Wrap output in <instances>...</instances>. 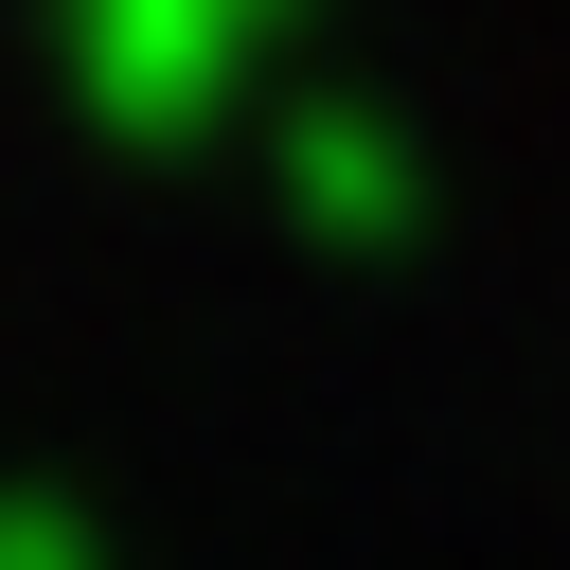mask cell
<instances>
[{"instance_id":"6da1fadb","label":"cell","mask_w":570,"mask_h":570,"mask_svg":"<svg viewBox=\"0 0 570 570\" xmlns=\"http://www.w3.org/2000/svg\"><path fill=\"white\" fill-rule=\"evenodd\" d=\"M267 18L285 0H53V71L107 142H178V125H214V89Z\"/></svg>"},{"instance_id":"7a4b0ae2","label":"cell","mask_w":570,"mask_h":570,"mask_svg":"<svg viewBox=\"0 0 570 570\" xmlns=\"http://www.w3.org/2000/svg\"><path fill=\"white\" fill-rule=\"evenodd\" d=\"M267 214L321 232V249H410L428 232V178H410V125L338 71H285L267 89Z\"/></svg>"},{"instance_id":"3957f363","label":"cell","mask_w":570,"mask_h":570,"mask_svg":"<svg viewBox=\"0 0 570 570\" xmlns=\"http://www.w3.org/2000/svg\"><path fill=\"white\" fill-rule=\"evenodd\" d=\"M0 570H107L89 499H71V481H0Z\"/></svg>"}]
</instances>
